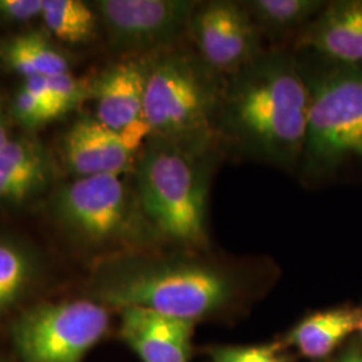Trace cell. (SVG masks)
<instances>
[{
	"instance_id": "cell-13",
	"label": "cell",
	"mask_w": 362,
	"mask_h": 362,
	"mask_svg": "<svg viewBox=\"0 0 362 362\" xmlns=\"http://www.w3.org/2000/svg\"><path fill=\"white\" fill-rule=\"evenodd\" d=\"M121 311L119 336L141 362H189L194 321L141 308Z\"/></svg>"
},
{
	"instance_id": "cell-3",
	"label": "cell",
	"mask_w": 362,
	"mask_h": 362,
	"mask_svg": "<svg viewBox=\"0 0 362 362\" xmlns=\"http://www.w3.org/2000/svg\"><path fill=\"white\" fill-rule=\"evenodd\" d=\"M224 158L220 146L194 149L148 139L136 160L133 187L156 233L188 248L207 246L209 192Z\"/></svg>"
},
{
	"instance_id": "cell-7",
	"label": "cell",
	"mask_w": 362,
	"mask_h": 362,
	"mask_svg": "<svg viewBox=\"0 0 362 362\" xmlns=\"http://www.w3.org/2000/svg\"><path fill=\"white\" fill-rule=\"evenodd\" d=\"M109 325V311L95 300L43 302L19 315L11 339L21 362H82Z\"/></svg>"
},
{
	"instance_id": "cell-27",
	"label": "cell",
	"mask_w": 362,
	"mask_h": 362,
	"mask_svg": "<svg viewBox=\"0 0 362 362\" xmlns=\"http://www.w3.org/2000/svg\"><path fill=\"white\" fill-rule=\"evenodd\" d=\"M358 332L362 337V309H361V320H360V325H358Z\"/></svg>"
},
{
	"instance_id": "cell-18",
	"label": "cell",
	"mask_w": 362,
	"mask_h": 362,
	"mask_svg": "<svg viewBox=\"0 0 362 362\" xmlns=\"http://www.w3.org/2000/svg\"><path fill=\"white\" fill-rule=\"evenodd\" d=\"M42 19L57 38L79 45L97 37L98 15L81 0H43Z\"/></svg>"
},
{
	"instance_id": "cell-11",
	"label": "cell",
	"mask_w": 362,
	"mask_h": 362,
	"mask_svg": "<svg viewBox=\"0 0 362 362\" xmlns=\"http://www.w3.org/2000/svg\"><path fill=\"white\" fill-rule=\"evenodd\" d=\"M62 153L67 169L77 177L98 175L121 176L134 170L136 153L121 136L95 116H82L66 130Z\"/></svg>"
},
{
	"instance_id": "cell-15",
	"label": "cell",
	"mask_w": 362,
	"mask_h": 362,
	"mask_svg": "<svg viewBox=\"0 0 362 362\" xmlns=\"http://www.w3.org/2000/svg\"><path fill=\"white\" fill-rule=\"evenodd\" d=\"M262 38L272 40V49H286L311 21L322 11V0H242Z\"/></svg>"
},
{
	"instance_id": "cell-19",
	"label": "cell",
	"mask_w": 362,
	"mask_h": 362,
	"mask_svg": "<svg viewBox=\"0 0 362 362\" xmlns=\"http://www.w3.org/2000/svg\"><path fill=\"white\" fill-rule=\"evenodd\" d=\"M0 170L50 185L55 165L49 149L33 136L11 137L0 149Z\"/></svg>"
},
{
	"instance_id": "cell-1",
	"label": "cell",
	"mask_w": 362,
	"mask_h": 362,
	"mask_svg": "<svg viewBox=\"0 0 362 362\" xmlns=\"http://www.w3.org/2000/svg\"><path fill=\"white\" fill-rule=\"evenodd\" d=\"M309 91L297 54L267 49L224 78L216 136L226 158L297 177L308 129Z\"/></svg>"
},
{
	"instance_id": "cell-25",
	"label": "cell",
	"mask_w": 362,
	"mask_h": 362,
	"mask_svg": "<svg viewBox=\"0 0 362 362\" xmlns=\"http://www.w3.org/2000/svg\"><path fill=\"white\" fill-rule=\"evenodd\" d=\"M10 139L11 137L8 136V118H7L6 110L3 107V104L0 101V149Z\"/></svg>"
},
{
	"instance_id": "cell-23",
	"label": "cell",
	"mask_w": 362,
	"mask_h": 362,
	"mask_svg": "<svg viewBox=\"0 0 362 362\" xmlns=\"http://www.w3.org/2000/svg\"><path fill=\"white\" fill-rule=\"evenodd\" d=\"M47 185L0 170V207H19L42 194Z\"/></svg>"
},
{
	"instance_id": "cell-22",
	"label": "cell",
	"mask_w": 362,
	"mask_h": 362,
	"mask_svg": "<svg viewBox=\"0 0 362 362\" xmlns=\"http://www.w3.org/2000/svg\"><path fill=\"white\" fill-rule=\"evenodd\" d=\"M11 115L19 125L28 130L38 129L57 119L52 109L23 85L15 94Z\"/></svg>"
},
{
	"instance_id": "cell-16",
	"label": "cell",
	"mask_w": 362,
	"mask_h": 362,
	"mask_svg": "<svg viewBox=\"0 0 362 362\" xmlns=\"http://www.w3.org/2000/svg\"><path fill=\"white\" fill-rule=\"evenodd\" d=\"M1 57L13 71L19 76L52 77L69 71V62L50 39L39 31H30L8 40Z\"/></svg>"
},
{
	"instance_id": "cell-12",
	"label": "cell",
	"mask_w": 362,
	"mask_h": 362,
	"mask_svg": "<svg viewBox=\"0 0 362 362\" xmlns=\"http://www.w3.org/2000/svg\"><path fill=\"white\" fill-rule=\"evenodd\" d=\"M341 64L362 65V0L326 1L291 46Z\"/></svg>"
},
{
	"instance_id": "cell-17",
	"label": "cell",
	"mask_w": 362,
	"mask_h": 362,
	"mask_svg": "<svg viewBox=\"0 0 362 362\" xmlns=\"http://www.w3.org/2000/svg\"><path fill=\"white\" fill-rule=\"evenodd\" d=\"M38 270V258L30 247L13 238L0 236V315L26 297Z\"/></svg>"
},
{
	"instance_id": "cell-5",
	"label": "cell",
	"mask_w": 362,
	"mask_h": 362,
	"mask_svg": "<svg viewBox=\"0 0 362 362\" xmlns=\"http://www.w3.org/2000/svg\"><path fill=\"white\" fill-rule=\"evenodd\" d=\"M223 86L224 77L189 40L148 55L144 115L151 137L194 149L220 146L216 119Z\"/></svg>"
},
{
	"instance_id": "cell-10",
	"label": "cell",
	"mask_w": 362,
	"mask_h": 362,
	"mask_svg": "<svg viewBox=\"0 0 362 362\" xmlns=\"http://www.w3.org/2000/svg\"><path fill=\"white\" fill-rule=\"evenodd\" d=\"M145 85L146 57L124 58L91 81L95 118L118 133L134 153L151 137L144 115Z\"/></svg>"
},
{
	"instance_id": "cell-28",
	"label": "cell",
	"mask_w": 362,
	"mask_h": 362,
	"mask_svg": "<svg viewBox=\"0 0 362 362\" xmlns=\"http://www.w3.org/2000/svg\"><path fill=\"white\" fill-rule=\"evenodd\" d=\"M0 362H4V361H0Z\"/></svg>"
},
{
	"instance_id": "cell-24",
	"label": "cell",
	"mask_w": 362,
	"mask_h": 362,
	"mask_svg": "<svg viewBox=\"0 0 362 362\" xmlns=\"http://www.w3.org/2000/svg\"><path fill=\"white\" fill-rule=\"evenodd\" d=\"M43 13V0H0V19L4 22H28Z\"/></svg>"
},
{
	"instance_id": "cell-4",
	"label": "cell",
	"mask_w": 362,
	"mask_h": 362,
	"mask_svg": "<svg viewBox=\"0 0 362 362\" xmlns=\"http://www.w3.org/2000/svg\"><path fill=\"white\" fill-rule=\"evenodd\" d=\"M296 54L309 91L297 177L305 187H317L362 165V65L330 61L315 52Z\"/></svg>"
},
{
	"instance_id": "cell-8",
	"label": "cell",
	"mask_w": 362,
	"mask_h": 362,
	"mask_svg": "<svg viewBox=\"0 0 362 362\" xmlns=\"http://www.w3.org/2000/svg\"><path fill=\"white\" fill-rule=\"evenodd\" d=\"M199 0H100L95 13L115 52L141 58L188 40Z\"/></svg>"
},
{
	"instance_id": "cell-14",
	"label": "cell",
	"mask_w": 362,
	"mask_h": 362,
	"mask_svg": "<svg viewBox=\"0 0 362 362\" xmlns=\"http://www.w3.org/2000/svg\"><path fill=\"white\" fill-rule=\"evenodd\" d=\"M361 309L336 308L314 313L291 330L287 344L306 358L322 360L358 330Z\"/></svg>"
},
{
	"instance_id": "cell-2",
	"label": "cell",
	"mask_w": 362,
	"mask_h": 362,
	"mask_svg": "<svg viewBox=\"0 0 362 362\" xmlns=\"http://www.w3.org/2000/svg\"><path fill=\"white\" fill-rule=\"evenodd\" d=\"M197 250L163 255L125 252L105 259L93 274L94 300L105 308H141L196 322L248 296L252 272Z\"/></svg>"
},
{
	"instance_id": "cell-20",
	"label": "cell",
	"mask_w": 362,
	"mask_h": 362,
	"mask_svg": "<svg viewBox=\"0 0 362 362\" xmlns=\"http://www.w3.org/2000/svg\"><path fill=\"white\" fill-rule=\"evenodd\" d=\"M47 83L52 104L59 117L70 113L85 100L91 98V81L74 77L70 71L47 77Z\"/></svg>"
},
{
	"instance_id": "cell-9",
	"label": "cell",
	"mask_w": 362,
	"mask_h": 362,
	"mask_svg": "<svg viewBox=\"0 0 362 362\" xmlns=\"http://www.w3.org/2000/svg\"><path fill=\"white\" fill-rule=\"evenodd\" d=\"M188 40L199 57L224 78L267 50L242 0L199 1L191 16Z\"/></svg>"
},
{
	"instance_id": "cell-26",
	"label": "cell",
	"mask_w": 362,
	"mask_h": 362,
	"mask_svg": "<svg viewBox=\"0 0 362 362\" xmlns=\"http://www.w3.org/2000/svg\"><path fill=\"white\" fill-rule=\"evenodd\" d=\"M336 362H362V349L358 346H350L337 358Z\"/></svg>"
},
{
	"instance_id": "cell-6",
	"label": "cell",
	"mask_w": 362,
	"mask_h": 362,
	"mask_svg": "<svg viewBox=\"0 0 362 362\" xmlns=\"http://www.w3.org/2000/svg\"><path fill=\"white\" fill-rule=\"evenodd\" d=\"M49 211L66 233L89 246L132 242L155 233L144 216L134 187L117 175L77 177L59 185Z\"/></svg>"
},
{
	"instance_id": "cell-21",
	"label": "cell",
	"mask_w": 362,
	"mask_h": 362,
	"mask_svg": "<svg viewBox=\"0 0 362 362\" xmlns=\"http://www.w3.org/2000/svg\"><path fill=\"white\" fill-rule=\"evenodd\" d=\"M212 362H290L285 344L252 346H218L211 350Z\"/></svg>"
}]
</instances>
